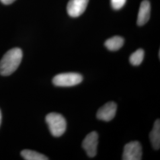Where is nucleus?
Masks as SVG:
<instances>
[{
  "instance_id": "obj_1",
  "label": "nucleus",
  "mask_w": 160,
  "mask_h": 160,
  "mask_svg": "<svg viewBox=\"0 0 160 160\" xmlns=\"http://www.w3.org/2000/svg\"><path fill=\"white\" fill-rule=\"evenodd\" d=\"M22 58L23 52L18 48L7 52L0 61V74L8 76L14 72L21 63Z\"/></svg>"
},
{
  "instance_id": "obj_2",
  "label": "nucleus",
  "mask_w": 160,
  "mask_h": 160,
  "mask_svg": "<svg viewBox=\"0 0 160 160\" xmlns=\"http://www.w3.org/2000/svg\"><path fill=\"white\" fill-rule=\"evenodd\" d=\"M46 122L52 135L54 137H60L66 131L67 121L61 114L51 113L47 114Z\"/></svg>"
},
{
  "instance_id": "obj_3",
  "label": "nucleus",
  "mask_w": 160,
  "mask_h": 160,
  "mask_svg": "<svg viewBox=\"0 0 160 160\" xmlns=\"http://www.w3.org/2000/svg\"><path fill=\"white\" fill-rule=\"evenodd\" d=\"M83 80L81 75L76 72L59 74L55 76L52 80L53 85L57 87H72L80 84Z\"/></svg>"
},
{
  "instance_id": "obj_4",
  "label": "nucleus",
  "mask_w": 160,
  "mask_h": 160,
  "mask_svg": "<svg viewBox=\"0 0 160 160\" xmlns=\"http://www.w3.org/2000/svg\"><path fill=\"white\" fill-rule=\"evenodd\" d=\"M142 148L138 141H132L124 147L122 160H140L142 159Z\"/></svg>"
},
{
  "instance_id": "obj_5",
  "label": "nucleus",
  "mask_w": 160,
  "mask_h": 160,
  "mask_svg": "<svg viewBox=\"0 0 160 160\" xmlns=\"http://www.w3.org/2000/svg\"><path fill=\"white\" fill-rule=\"evenodd\" d=\"M98 135L96 132L88 133L82 141V147L85 150L87 155L92 158L97 155V148L98 142Z\"/></svg>"
},
{
  "instance_id": "obj_6",
  "label": "nucleus",
  "mask_w": 160,
  "mask_h": 160,
  "mask_svg": "<svg viewBox=\"0 0 160 160\" xmlns=\"http://www.w3.org/2000/svg\"><path fill=\"white\" fill-rule=\"evenodd\" d=\"M89 0H69L67 10L69 16L79 17L85 12Z\"/></svg>"
},
{
  "instance_id": "obj_7",
  "label": "nucleus",
  "mask_w": 160,
  "mask_h": 160,
  "mask_svg": "<svg viewBox=\"0 0 160 160\" xmlns=\"http://www.w3.org/2000/svg\"><path fill=\"white\" fill-rule=\"evenodd\" d=\"M116 111L117 104L113 102H108L98 109L96 114L97 119L105 122H109L115 117Z\"/></svg>"
},
{
  "instance_id": "obj_8",
  "label": "nucleus",
  "mask_w": 160,
  "mask_h": 160,
  "mask_svg": "<svg viewBox=\"0 0 160 160\" xmlns=\"http://www.w3.org/2000/svg\"><path fill=\"white\" fill-rule=\"evenodd\" d=\"M151 13V5L148 0H143L141 2L138 15L137 24L143 26L148 22Z\"/></svg>"
},
{
  "instance_id": "obj_9",
  "label": "nucleus",
  "mask_w": 160,
  "mask_h": 160,
  "mask_svg": "<svg viewBox=\"0 0 160 160\" xmlns=\"http://www.w3.org/2000/svg\"><path fill=\"white\" fill-rule=\"evenodd\" d=\"M150 141L153 148L157 150L160 148V121L157 119L155 122L153 128L149 134Z\"/></svg>"
},
{
  "instance_id": "obj_10",
  "label": "nucleus",
  "mask_w": 160,
  "mask_h": 160,
  "mask_svg": "<svg viewBox=\"0 0 160 160\" xmlns=\"http://www.w3.org/2000/svg\"><path fill=\"white\" fill-rule=\"evenodd\" d=\"M124 39L122 37L116 36L106 40L104 45L111 51H116L120 49L124 44Z\"/></svg>"
},
{
  "instance_id": "obj_11",
  "label": "nucleus",
  "mask_w": 160,
  "mask_h": 160,
  "mask_svg": "<svg viewBox=\"0 0 160 160\" xmlns=\"http://www.w3.org/2000/svg\"><path fill=\"white\" fill-rule=\"evenodd\" d=\"M21 155L26 160H48L49 158L44 155L36 151L24 149L21 152Z\"/></svg>"
},
{
  "instance_id": "obj_12",
  "label": "nucleus",
  "mask_w": 160,
  "mask_h": 160,
  "mask_svg": "<svg viewBox=\"0 0 160 160\" xmlns=\"http://www.w3.org/2000/svg\"><path fill=\"white\" fill-rule=\"evenodd\" d=\"M144 58V51L139 49L133 52L129 58V62L133 66H138L142 62Z\"/></svg>"
},
{
  "instance_id": "obj_13",
  "label": "nucleus",
  "mask_w": 160,
  "mask_h": 160,
  "mask_svg": "<svg viewBox=\"0 0 160 160\" xmlns=\"http://www.w3.org/2000/svg\"><path fill=\"white\" fill-rule=\"evenodd\" d=\"M126 0H110L111 5L114 10H120L126 3Z\"/></svg>"
},
{
  "instance_id": "obj_14",
  "label": "nucleus",
  "mask_w": 160,
  "mask_h": 160,
  "mask_svg": "<svg viewBox=\"0 0 160 160\" xmlns=\"http://www.w3.org/2000/svg\"><path fill=\"white\" fill-rule=\"evenodd\" d=\"M1 2L5 4V5H9V4H11L12 2H14L16 0H0Z\"/></svg>"
},
{
  "instance_id": "obj_15",
  "label": "nucleus",
  "mask_w": 160,
  "mask_h": 160,
  "mask_svg": "<svg viewBox=\"0 0 160 160\" xmlns=\"http://www.w3.org/2000/svg\"><path fill=\"white\" fill-rule=\"evenodd\" d=\"M1 119H2V115H1V112L0 110V125L1 123Z\"/></svg>"
}]
</instances>
